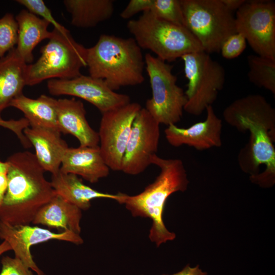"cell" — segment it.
I'll use <instances>...</instances> for the list:
<instances>
[{
	"label": "cell",
	"instance_id": "27",
	"mask_svg": "<svg viewBox=\"0 0 275 275\" xmlns=\"http://www.w3.org/2000/svg\"><path fill=\"white\" fill-rule=\"evenodd\" d=\"M17 38L15 17L11 13H6L0 18V58L16 47Z\"/></svg>",
	"mask_w": 275,
	"mask_h": 275
},
{
	"label": "cell",
	"instance_id": "6",
	"mask_svg": "<svg viewBox=\"0 0 275 275\" xmlns=\"http://www.w3.org/2000/svg\"><path fill=\"white\" fill-rule=\"evenodd\" d=\"M48 43L40 49L41 56L26 67V85L34 86L45 80L69 79L81 75L87 67V48L76 42L68 30L53 28Z\"/></svg>",
	"mask_w": 275,
	"mask_h": 275
},
{
	"label": "cell",
	"instance_id": "7",
	"mask_svg": "<svg viewBox=\"0 0 275 275\" xmlns=\"http://www.w3.org/2000/svg\"><path fill=\"white\" fill-rule=\"evenodd\" d=\"M184 26L204 51L219 52L225 40L236 33L235 16L221 0H180Z\"/></svg>",
	"mask_w": 275,
	"mask_h": 275
},
{
	"label": "cell",
	"instance_id": "23",
	"mask_svg": "<svg viewBox=\"0 0 275 275\" xmlns=\"http://www.w3.org/2000/svg\"><path fill=\"white\" fill-rule=\"evenodd\" d=\"M57 103V99L45 95L33 99L22 94L13 99L10 106L23 113L30 127L48 128L60 131Z\"/></svg>",
	"mask_w": 275,
	"mask_h": 275
},
{
	"label": "cell",
	"instance_id": "16",
	"mask_svg": "<svg viewBox=\"0 0 275 275\" xmlns=\"http://www.w3.org/2000/svg\"><path fill=\"white\" fill-rule=\"evenodd\" d=\"M57 112L60 131L70 134L79 141L80 146L95 147L99 135L89 124L82 102L74 98L57 99Z\"/></svg>",
	"mask_w": 275,
	"mask_h": 275
},
{
	"label": "cell",
	"instance_id": "32",
	"mask_svg": "<svg viewBox=\"0 0 275 275\" xmlns=\"http://www.w3.org/2000/svg\"><path fill=\"white\" fill-rule=\"evenodd\" d=\"M207 272L203 271L199 265L190 267L189 265H187L181 271L171 275H207Z\"/></svg>",
	"mask_w": 275,
	"mask_h": 275
},
{
	"label": "cell",
	"instance_id": "14",
	"mask_svg": "<svg viewBox=\"0 0 275 275\" xmlns=\"http://www.w3.org/2000/svg\"><path fill=\"white\" fill-rule=\"evenodd\" d=\"M0 239L7 241L19 259L37 275H44L34 261L31 247L50 240H58L81 244L83 239L79 234L70 231L54 233L48 229L30 225H13L0 221Z\"/></svg>",
	"mask_w": 275,
	"mask_h": 275
},
{
	"label": "cell",
	"instance_id": "8",
	"mask_svg": "<svg viewBox=\"0 0 275 275\" xmlns=\"http://www.w3.org/2000/svg\"><path fill=\"white\" fill-rule=\"evenodd\" d=\"M144 60L152 90L145 108L159 124L175 125L181 119L187 98L177 84L173 66L149 53Z\"/></svg>",
	"mask_w": 275,
	"mask_h": 275
},
{
	"label": "cell",
	"instance_id": "21",
	"mask_svg": "<svg viewBox=\"0 0 275 275\" xmlns=\"http://www.w3.org/2000/svg\"><path fill=\"white\" fill-rule=\"evenodd\" d=\"M81 210L56 195L38 212L32 224L80 234Z\"/></svg>",
	"mask_w": 275,
	"mask_h": 275
},
{
	"label": "cell",
	"instance_id": "15",
	"mask_svg": "<svg viewBox=\"0 0 275 275\" xmlns=\"http://www.w3.org/2000/svg\"><path fill=\"white\" fill-rule=\"evenodd\" d=\"M206 111L204 121L188 128H180L175 125L168 126L164 134L169 144L175 147L185 145L200 151L220 147L222 145V121L212 105L208 106Z\"/></svg>",
	"mask_w": 275,
	"mask_h": 275
},
{
	"label": "cell",
	"instance_id": "18",
	"mask_svg": "<svg viewBox=\"0 0 275 275\" xmlns=\"http://www.w3.org/2000/svg\"><path fill=\"white\" fill-rule=\"evenodd\" d=\"M109 168L101 154L99 146L69 148L63 156L60 171L80 176L91 183L107 177Z\"/></svg>",
	"mask_w": 275,
	"mask_h": 275
},
{
	"label": "cell",
	"instance_id": "1",
	"mask_svg": "<svg viewBox=\"0 0 275 275\" xmlns=\"http://www.w3.org/2000/svg\"><path fill=\"white\" fill-rule=\"evenodd\" d=\"M225 122L239 131H248V144L239 152L240 168L251 181L263 187L275 181V109L259 94L237 99L224 110Z\"/></svg>",
	"mask_w": 275,
	"mask_h": 275
},
{
	"label": "cell",
	"instance_id": "20",
	"mask_svg": "<svg viewBox=\"0 0 275 275\" xmlns=\"http://www.w3.org/2000/svg\"><path fill=\"white\" fill-rule=\"evenodd\" d=\"M50 182L57 195L81 210L89 209L91 201L95 199H110L118 202L122 195L121 193L111 194L99 191L85 184L78 176L60 171L51 175Z\"/></svg>",
	"mask_w": 275,
	"mask_h": 275
},
{
	"label": "cell",
	"instance_id": "19",
	"mask_svg": "<svg viewBox=\"0 0 275 275\" xmlns=\"http://www.w3.org/2000/svg\"><path fill=\"white\" fill-rule=\"evenodd\" d=\"M27 64L15 47L0 58V120L4 109L23 94L26 85Z\"/></svg>",
	"mask_w": 275,
	"mask_h": 275
},
{
	"label": "cell",
	"instance_id": "34",
	"mask_svg": "<svg viewBox=\"0 0 275 275\" xmlns=\"http://www.w3.org/2000/svg\"><path fill=\"white\" fill-rule=\"evenodd\" d=\"M0 126L12 131L15 127V124L13 120H5L2 119L0 120Z\"/></svg>",
	"mask_w": 275,
	"mask_h": 275
},
{
	"label": "cell",
	"instance_id": "24",
	"mask_svg": "<svg viewBox=\"0 0 275 275\" xmlns=\"http://www.w3.org/2000/svg\"><path fill=\"white\" fill-rule=\"evenodd\" d=\"M71 15V23L79 28H90L110 19L114 12L113 0H65Z\"/></svg>",
	"mask_w": 275,
	"mask_h": 275
},
{
	"label": "cell",
	"instance_id": "2",
	"mask_svg": "<svg viewBox=\"0 0 275 275\" xmlns=\"http://www.w3.org/2000/svg\"><path fill=\"white\" fill-rule=\"evenodd\" d=\"M7 161V187L0 205V221L13 225H30L57 193L35 154L16 152Z\"/></svg>",
	"mask_w": 275,
	"mask_h": 275
},
{
	"label": "cell",
	"instance_id": "9",
	"mask_svg": "<svg viewBox=\"0 0 275 275\" xmlns=\"http://www.w3.org/2000/svg\"><path fill=\"white\" fill-rule=\"evenodd\" d=\"M181 58L188 80L185 92L187 102L184 111L199 116L216 101L225 85V70L221 64L204 51L187 53Z\"/></svg>",
	"mask_w": 275,
	"mask_h": 275
},
{
	"label": "cell",
	"instance_id": "3",
	"mask_svg": "<svg viewBox=\"0 0 275 275\" xmlns=\"http://www.w3.org/2000/svg\"><path fill=\"white\" fill-rule=\"evenodd\" d=\"M150 161L160 169L154 181L138 195L122 193L118 203L124 204L132 216L152 220L149 237L158 247L176 238V234L167 229L163 221L166 201L173 193L185 191L189 180L184 164L179 159H163L155 154Z\"/></svg>",
	"mask_w": 275,
	"mask_h": 275
},
{
	"label": "cell",
	"instance_id": "31",
	"mask_svg": "<svg viewBox=\"0 0 275 275\" xmlns=\"http://www.w3.org/2000/svg\"><path fill=\"white\" fill-rule=\"evenodd\" d=\"M152 1V0H131L121 12L120 16L122 19H128L139 12L149 11Z\"/></svg>",
	"mask_w": 275,
	"mask_h": 275
},
{
	"label": "cell",
	"instance_id": "10",
	"mask_svg": "<svg viewBox=\"0 0 275 275\" xmlns=\"http://www.w3.org/2000/svg\"><path fill=\"white\" fill-rule=\"evenodd\" d=\"M236 33L241 34L257 55L275 61V3L251 0L236 11Z\"/></svg>",
	"mask_w": 275,
	"mask_h": 275
},
{
	"label": "cell",
	"instance_id": "5",
	"mask_svg": "<svg viewBox=\"0 0 275 275\" xmlns=\"http://www.w3.org/2000/svg\"><path fill=\"white\" fill-rule=\"evenodd\" d=\"M127 28L141 49L150 50L166 62L187 53L204 51L185 26L160 19L149 11L143 12L137 19L129 20Z\"/></svg>",
	"mask_w": 275,
	"mask_h": 275
},
{
	"label": "cell",
	"instance_id": "22",
	"mask_svg": "<svg viewBox=\"0 0 275 275\" xmlns=\"http://www.w3.org/2000/svg\"><path fill=\"white\" fill-rule=\"evenodd\" d=\"M15 19L18 25L15 49L27 64H32L34 48L41 41L51 36V31L48 30L50 23L26 9L21 10Z\"/></svg>",
	"mask_w": 275,
	"mask_h": 275
},
{
	"label": "cell",
	"instance_id": "35",
	"mask_svg": "<svg viewBox=\"0 0 275 275\" xmlns=\"http://www.w3.org/2000/svg\"><path fill=\"white\" fill-rule=\"evenodd\" d=\"M9 169V163L6 160L2 161L0 160V178L7 175Z\"/></svg>",
	"mask_w": 275,
	"mask_h": 275
},
{
	"label": "cell",
	"instance_id": "25",
	"mask_svg": "<svg viewBox=\"0 0 275 275\" xmlns=\"http://www.w3.org/2000/svg\"><path fill=\"white\" fill-rule=\"evenodd\" d=\"M249 81L275 95V61L258 55L247 57Z\"/></svg>",
	"mask_w": 275,
	"mask_h": 275
},
{
	"label": "cell",
	"instance_id": "29",
	"mask_svg": "<svg viewBox=\"0 0 275 275\" xmlns=\"http://www.w3.org/2000/svg\"><path fill=\"white\" fill-rule=\"evenodd\" d=\"M246 41L240 34L236 33L229 36L223 44L220 52L223 58L231 60L240 56L244 50Z\"/></svg>",
	"mask_w": 275,
	"mask_h": 275
},
{
	"label": "cell",
	"instance_id": "17",
	"mask_svg": "<svg viewBox=\"0 0 275 275\" xmlns=\"http://www.w3.org/2000/svg\"><path fill=\"white\" fill-rule=\"evenodd\" d=\"M58 130L28 126L23 134L33 146L35 155L45 172L51 175L57 173L61 167L64 154L68 148L66 142L61 138Z\"/></svg>",
	"mask_w": 275,
	"mask_h": 275
},
{
	"label": "cell",
	"instance_id": "4",
	"mask_svg": "<svg viewBox=\"0 0 275 275\" xmlns=\"http://www.w3.org/2000/svg\"><path fill=\"white\" fill-rule=\"evenodd\" d=\"M86 63L89 75L102 79L114 91L145 80L144 57L133 38L101 35L94 46L87 48Z\"/></svg>",
	"mask_w": 275,
	"mask_h": 275
},
{
	"label": "cell",
	"instance_id": "28",
	"mask_svg": "<svg viewBox=\"0 0 275 275\" xmlns=\"http://www.w3.org/2000/svg\"><path fill=\"white\" fill-rule=\"evenodd\" d=\"M20 5L25 7L27 10L51 24L53 28L64 32L67 29L58 22L53 16L51 10L42 0H17Z\"/></svg>",
	"mask_w": 275,
	"mask_h": 275
},
{
	"label": "cell",
	"instance_id": "36",
	"mask_svg": "<svg viewBox=\"0 0 275 275\" xmlns=\"http://www.w3.org/2000/svg\"><path fill=\"white\" fill-rule=\"evenodd\" d=\"M12 250L10 244L6 241H3L0 244V256L4 253Z\"/></svg>",
	"mask_w": 275,
	"mask_h": 275
},
{
	"label": "cell",
	"instance_id": "33",
	"mask_svg": "<svg viewBox=\"0 0 275 275\" xmlns=\"http://www.w3.org/2000/svg\"><path fill=\"white\" fill-rule=\"evenodd\" d=\"M225 6L231 12L238 10L245 2V0H221Z\"/></svg>",
	"mask_w": 275,
	"mask_h": 275
},
{
	"label": "cell",
	"instance_id": "26",
	"mask_svg": "<svg viewBox=\"0 0 275 275\" xmlns=\"http://www.w3.org/2000/svg\"><path fill=\"white\" fill-rule=\"evenodd\" d=\"M149 11L160 19L184 26L180 0H152Z\"/></svg>",
	"mask_w": 275,
	"mask_h": 275
},
{
	"label": "cell",
	"instance_id": "30",
	"mask_svg": "<svg viewBox=\"0 0 275 275\" xmlns=\"http://www.w3.org/2000/svg\"><path fill=\"white\" fill-rule=\"evenodd\" d=\"M2 269L0 275H37L19 259L8 256L1 260Z\"/></svg>",
	"mask_w": 275,
	"mask_h": 275
},
{
	"label": "cell",
	"instance_id": "12",
	"mask_svg": "<svg viewBox=\"0 0 275 275\" xmlns=\"http://www.w3.org/2000/svg\"><path fill=\"white\" fill-rule=\"evenodd\" d=\"M160 124L145 108L136 115L122 159L121 171L136 175L151 164V157L158 150Z\"/></svg>",
	"mask_w": 275,
	"mask_h": 275
},
{
	"label": "cell",
	"instance_id": "11",
	"mask_svg": "<svg viewBox=\"0 0 275 275\" xmlns=\"http://www.w3.org/2000/svg\"><path fill=\"white\" fill-rule=\"evenodd\" d=\"M142 108L136 102L102 114L99 131V149L105 163L121 171L122 159L134 120Z\"/></svg>",
	"mask_w": 275,
	"mask_h": 275
},
{
	"label": "cell",
	"instance_id": "13",
	"mask_svg": "<svg viewBox=\"0 0 275 275\" xmlns=\"http://www.w3.org/2000/svg\"><path fill=\"white\" fill-rule=\"evenodd\" d=\"M47 87L50 94L78 97L94 105L101 114L131 102L129 95L115 92L102 79L90 75L81 74L69 79H50Z\"/></svg>",
	"mask_w": 275,
	"mask_h": 275
}]
</instances>
